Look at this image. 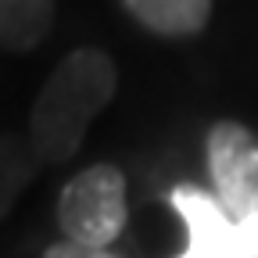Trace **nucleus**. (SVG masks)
I'll return each instance as SVG.
<instances>
[{"mask_svg": "<svg viewBox=\"0 0 258 258\" xmlns=\"http://www.w3.org/2000/svg\"><path fill=\"white\" fill-rule=\"evenodd\" d=\"M118 90V69L101 47L69 50L47 83L40 86L29 111V147L43 165L72 161L111 97Z\"/></svg>", "mask_w": 258, "mask_h": 258, "instance_id": "obj_1", "label": "nucleus"}, {"mask_svg": "<svg viewBox=\"0 0 258 258\" xmlns=\"http://www.w3.org/2000/svg\"><path fill=\"white\" fill-rule=\"evenodd\" d=\"M129 219L125 176L111 161L79 169L57 194V226L64 240L83 247H111Z\"/></svg>", "mask_w": 258, "mask_h": 258, "instance_id": "obj_2", "label": "nucleus"}, {"mask_svg": "<svg viewBox=\"0 0 258 258\" xmlns=\"http://www.w3.org/2000/svg\"><path fill=\"white\" fill-rule=\"evenodd\" d=\"M208 179L215 201L233 222L258 212V133L244 122L222 118L205 137Z\"/></svg>", "mask_w": 258, "mask_h": 258, "instance_id": "obj_3", "label": "nucleus"}, {"mask_svg": "<svg viewBox=\"0 0 258 258\" xmlns=\"http://www.w3.org/2000/svg\"><path fill=\"white\" fill-rule=\"evenodd\" d=\"M169 205L186 226V251L190 258H237L233 254V219L215 201L212 190L201 186H176L169 194Z\"/></svg>", "mask_w": 258, "mask_h": 258, "instance_id": "obj_4", "label": "nucleus"}, {"mask_svg": "<svg viewBox=\"0 0 258 258\" xmlns=\"http://www.w3.org/2000/svg\"><path fill=\"white\" fill-rule=\"evenodd\" d=\"M125 11L154 36H198L212 18V0H122Z\"/></svg>", "mask_w": 258, "mask_h": 258, "instance_id": "obj_5", "label": "nucleus"}, {"mask_svg": "<svg viewBox=\"0 0 258 258\" xmlns=\"http://www.w3.org/2000/svg\"><path fill=\"white\" fill-rule=\"evenodd\" d=\"M54 29V0H0V50H36Z\"/></svg>", "mask_w": 258, "mask_h": 258, "instance_id": "obj_6", "label": "nucleus"}, {"mask_svg": "<svg viewBox=\"0 0 258 258\" xmlns=\"http://www.w3.org/2000/svg\"><path fill=\"white\" fill-rule=\"evenodd\" d=\"M32 154L29 140H15V137H0V219H4L15 205V198L22 194V186L32 176Z\"/></svg>", "mask_w": 258, "mask_h": 258, "instance_id": "obj_7", "label": "nucleus"}, {"mask_svg": "<svg viewBox=\"0 0 258 258\" xmlns=\"http://www.w3.org/2000/svg\"><path fill=\"white\" fill-rule=\"evenodd\" d=\"M233 254L237 258H258V212L233 222Z\"/></svg>", "mask_w": 258, "mask_h": 258, "instance_id": "obj_8", "label": "nucleus"}, {"mask_svg": "<svg viewBox=\"0 0 258 258\" xmlns=\"http://www.w3.org/2000/svg\"><path fill=\"white\" fill-rule=\"evenodd\" d=\"M43 258H118L111 254L108 247H83V244H72V240H54Z\"/></svg>", "mask_w": 258, "mask_h": 258, "instance_id": "obj_9", "label": "nucleus"}]
</instances>
